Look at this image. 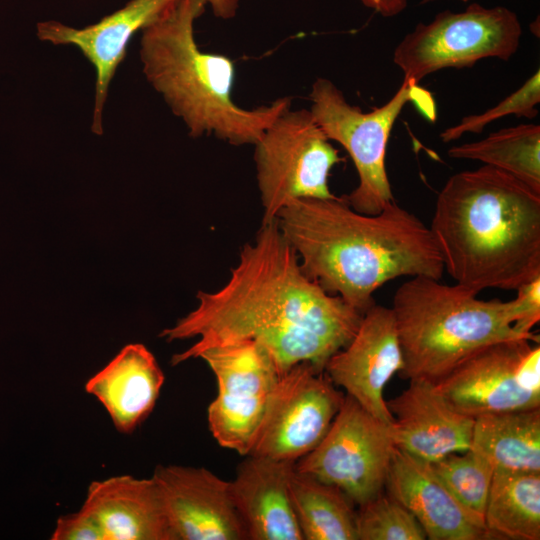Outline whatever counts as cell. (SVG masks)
<instances>
[{
	"mask_svg": "<svg viewBox=\"0 0 540 540\" xmlns=\"http://www.w3.org/2000/svg\"><path fill=\"white\" fill-rule=\"evenodd\" d=\"M197 299L194 310L160 334L167 341L198 337L173 355L172 365L207 347L250 339L270 352L281 374L302 362L324 368L363 316L304 273L275 219L243 246L228 281L214 292L199 291Z\"/></svg>",
	"mask_w": 540,
	"mask_h": 540,
	"instance_id": "6da1fadb",
	"label": "cell"
},
{
	"mask_svg": "<svg viewBox=\"0 0 540 540\" xmlns=\"http://www.w3.org/2000/svg\"><path fill=\"white\" fill-rule=\"evenodd\" d=\"M275 220L304 273L362 314L390 280L443 276L430 228L395 201L369 215L355 211L344 197L297 199Z\"/></svg>",
	"mask_w": 540,
	"mask_h": 540,
	"instance_id": "7a4b0ae2",
	"label": "cell"
},
{
	"mask_svg": "<svg viewBox=\"0 0 540 540\" xmlns=\"http://www.w3.org/2000/svg\"><path fill=\"white\" fill-rule=\"evenodd\" d=\"M429 228L444 270L476 295L540 277V194L500 169L450 176Z\"/></svg>",
	"mask_w": 540,
	"mask_h": 540,
	"instance_id": "3957f363",
	"label": "cell"
},
{
	"mask_svg": "<svg viewBox=\"0 0 540 540\" xmlns=\"http://www.w3.org/2000/svg\"><path fill=\"white\" fill-rule=\"evenodd\" d=\"M205 9L202 0H179L141 31L143 73L190 136L213 135L236 146L254 145L291 108V99L282 97L255 108L236 104L233 60L201 50L195 39V23Z\"/></svg>",
	"mask_w": 540,
	"mask_h": 540,
	"instance_id": "277c9868",
	"label": "cell"
},
{
	"mask_svg": "<svg viewBox=\"0 0 540 540\" xmlns=\"http://www.w3.org/2000/svg\"><path fill=\"white\" fill-rule=\"evenodd\" d=\"M391 309L403 356L399 375L407 380L436 384L484 346L530 339L513 329L511 300H481L456 283L448 285L431 277L415 276L403 282Z\"/></svg>",
	"mask_w": 540,
	"mask_h": 540,
	"instance_id": "5b68a950",
	"label": "cell"
},
{
	"mask_svg": "<svg viewBox=\"0 0 540 540\" xmlns=\"http://www.w3.org/2000/svg\"><path fill=\"white\" fill-rule=\"evenodd\" d=\"M310 112L331 141L339 143L351 157L358 185L344 198L357 212L378 214L394 202L386 170V151L394 123L408 103H414L431 121L436 107L429 91L410 79L403 82L381 107L363 112L351 105L329 79L319 77L311 87Z\"/></svg>",
	"mask_w": 540,
	"mask_h": 540,
	"instance_id": "8992f818",
	"label": "cell"
},
{
	"mask_svg": "<svg viewBox=\"0 0 540 540\" xmlns=\"http://www.w3.org/2000/svg\"><path fill=\"white\" fill-rule=\"evenodd\" d=\"M521 36L514 11L471 3L462 11L444 10L431 22L418 23L395 47L392 60L404 79L419 84L442 69L472 67L485 58L508 61Z\"/></svg>",
	"mask_w": 540,
	"mask_h": 540,
	"instance_id": "52a82bcc",
	"label": "cell"
},
{
	"mask_svg": "<svg viewBox=\"0 0 540 540\" xmlns=\"http://www.w3.org/2000/svg\"><path fill=\"white\" fill-rule=\"evenodd\" d=\"M254 146L262 223L274 220L294 200L336 197L329 175L342 158L309 109L284 111Z\"/></svg>",
	"mask_w": 540,
	"mask_h": 540,
	"instance_id": "ba28073f",
	"label": "cell"
},
{
	"mask_svg": "<svg viewBox=\"0 0 540 540\" xmlns=\"http://www.w3.org/2000/svg\"><path fill=\"white\" fill-rule=\"evenodd\" d=\"M217 379L218 394L207 410L209 430L221 447L249 455L273 391L282 375L270 352L250 339L199 351Z\"/></svg>",
	"mask_w": 540,
	"mask_h": 540,
	"instance_id": "9c48e42d",
	"label": "cell"
},
{
	"mask_svg": "<svg viewBox=\"0 0 540 540\" xmlns=\"http://www.w3.org/2000/svg\"><path fill=\"white\" fill-rule=\"evenodd\" d=\"M434 385L453 409L472 418L540 408L539 342L522 338L484 346Z\"/></svg>",
	"mask_w": 540,
	"mask_h": 540,
	"instance_id": "30bf717a",
	"label": "cell"
},
{
	"mask_svg": "<svg viewBox=\"0 0 540 540\" xmlns=\"http://www.w3.org/2000/svg\"><path fill=\"white\" fill-rule=\"evenodd\" d=\"M395 448L390 426L345 394L326 435L295 469L336 486L361 506L383 492Z\"/></svg>",
	"mask_w": 540,
	"mask_h": 540,
	"instance_id": "8fae6325",
	"label": "cell"
},
{
	"mask_svg": "<svg viewBox=\"0 0 540 540\" xmlns=\"http://www.w3.org/2000/svg\"><path fill=\"white\" fill-rule=\"evenodd\" d=\"M344 397L323 367L294 365L280 376L249 455L297 462L324 438Z\"/></svg>",
	"mask_w": 540,
	"mask_h": 540,
	"instance_id": "7c38bea8",
	"label": "cell"
},
{
	"mask_svg": "<svg viewBox=\"0 0 540 540\" xmlns=\"http://www.w3.org/2000/svg\"><path fill=\"white\" fill-rule=\"evenodd\" d=\"M172 540H245L230 481L203 467L158 465L152 475Z\"/></svg>",
	"mask_w": 540,
	"mask_h": 540,
	"instance_id": "4fadbf2b",
	"label": "cell"
},
{
	"mask_svg": "<svg viewBox=\"0 0 540 540\" xmlns=\"http://www.w3.org/2000/svg\"><path fill=\"white\" fill-rule=\"evenodd\" d=\"M402 365L392 309L375 303L363 313L349 343L327 360L324 370L335 386L342 387L373 417L390 426L394 418L384 389Z\"/></svg>",
	"mask_w": 540,
	"mask_h": 540,
	"instance_id": "5bb4252c",
	"label": "cell"
},
{
	"mask_svg": "<svg viewBox=\"0 0 540 540\" xmlns=\"http://www.w3.org/2000/svg\"><path fill=\"white\" fill-rule=\"evenodd\" d=\"M179 0H129L98 22L75 28L56 20L37 23V37L54 45L77 47L94 66L95 98L91 131L103 133V110L111 80L125 59L132 37L158 20Z\"/></svg>",
	"mask_w": 540,
	"mask_h": 540,
	"instance_id": "9a60e30c",
	"label": "cell"
},
{
	"mask_svg": "<svg viewBox=\"0 0 540 540\" xmlns=\"http://www.w3.org/2000/svg\"><path fill=\"white\" fill-rule=\"evenodd\" d=\"M401 394L386 401L396 448L424 462L469 449L474 418L453 409L426 380H409Z\"/></svg>",
	"mask_w": 540,
	"mask_h": 540,
	"instance_id": "2e32d148",
	"label": "cell"
},
{
	"mask_svg": "<svg viewBox=\"0 0 540 540\" xmlns=\"http://www.w3.org/2000/svg\"><path fill=\"white\" fill-rule=\"evenodd\" d=\"M385 488L417 519L430 540L491 539L484 519L467 509L426 462L395 448Z\"/></svg>",
	"mask_w": 540,
	"mask_h": 540,
	"instance_id": "e0dca14e",
	"label": "cell"
},
{
	"mask_svg": "<svg viewBox=\"0 0 540 540\" xmlns=\"http://www.w3.org/2000/svg\"><path fill=\"white\" fill-rule=\"evenodd\" d=\"M296 462L247 455L230 481L250 540H304L289 490Z\"/></svg>",
	"mask_w": 540,
	"mask_h": 540,
	"instance_id": "ac0fdd59",
	"label": "cell"
},
{
	"mask_svg": "<svg viewBox=\"0 0 540 540\" xmlns=\"http://www.w3.org/2000/svg\"><path fill=\"white\" fill-rule=\"evenodd\" d=\"M82 506L97 519L104 540H172L152 477L120 475L92 481Z\"/></svg>",
	"mask_w": 540,
	"mask_h": 540,
	"instance_id": "d6986e66",
	"label": "cell"
},
{
	"mask_svg": "<svg viewBox=\"0 0 540 540\" xmlns=\"http://www.w3.org/2000/svg\"><path fill=\"white\" fill-rule=\"evenodd\" d=\"M164 381L154 355L134 343L94 374L85 390L103 405L118 432L130 434L154 409Z\"/></svg>",
	"mask_w": 540,
	"mask_h": 540,
	"instance_id": "ffe728a7",
	"label": "cell"
},
{
	"mask_svg": "<svg viewBox=\"0 0 540 540\" xmlns=\"http://www.w3.org/2000/svg\"><path fill=\"white\" fill-rule=\"evenodd\" d=\"M469 449L495 470L540 473V408L474 418Z\"/></svg>",
	"mask_w": 540,
	"mask_h": 540,
	"instance_id": "44dd1931",
	"label": "cell"
},
{
	"mask_svg": "<svg viewBox=\"0 0 540 540\" xmlns=\"http://www.w3.org/2000/svg\"><path fill=\"white\" fill-rule=\"evenodd\" d=\"M491 539H540V473L495 470L484 511Z\"/></svg>",
	"mask_w": 540,
	"mask_h": 540,
	"instance_id": "7402d4cb",
	"label": "cell"
},
{
	"mask_svg": "<svg viewBox=\"0 0 540 540\" xmlns=\"http://www.w3.org/2000/svg\"><path fill=\"white\" fill-rule=\"evenodd\" d=\"M289 490L304 540H358L354 503L339 488L294 468Z\"/></svg>",
	"mask_w": 540,
	"mask_h": 540,
	"instance_id": "603a6c76",
	"label": "cell"
},
{
	"mask_svg": "<svg viewBox=\"0 0 540 540\" xmlns=\"http://www.w3.org/2000/svg\"><path fill=\"white\" fill-rule=\"evenodd\" d=\"M448 156L482 162L500 169L540 194V126L520 124L485 138L452 146Z\"/></svg>",
	"mask_w": 540,
	"mask_h": 540,
	"instance_id": "cb8c5ba5",
	"label": "cell"
},
{
	"mask_svg": "<svg viewBox=\"0 0 540 540\" xmlns=\"http://www.w3.org/2000/svg\"><path fill=\"white\" fill-rule=\"evenodd\" d=\"M430 471L470 511L484 519L494 467L482 456L468 449L426 462Z\"/></svg>",
	"mask_w": 540,
	"mask_h": 540,
	"instance_id": "d4e9b609",
	"label": "cell"
},
{
	"mask_svg": "<svg viewBox=\"0 0 540 540\" xmlns=\"http://www.w3.org/2000/svg\"><path fill=\"white\" fill-rule=\"evenodd\" d=\"M359 507L356 513L358 540L427 539L414 515L388 493L382 492Z\"/></svg>",
	"mask_w": 540,
	"mask_h": 540,
	"instance_id": "484cf974",
	"label": "cell"
},
{
	"mask_svg": "<svg viewBox=\"0 0 540 540\" xmlns=\"http://www.w3.org/2000/svg\"><path fill=\"white\" fill-rule=\"evenodd\" d=\"M540 103V71L530 76L517 90L508 95L496 106L480 113L464 116L460 122L440 133L442 142L448 143L464 134L481 133L490 123L507 115L533 119L538 115Z\"/></svg>",
	"mask_w": 540,
	"mask_h": 540,
	"instance_id": "4316f807",
	"label": "cell"
},
{
	"mask_svg": "<svg viewBox=\"0 0 540 540\" xmlns=\"http://www.w3.org/2000/svg\"><path fill=\"white\" fill-rule=\"evenodd\" d=\"M515 291L517 295L511 300L513 329L518 334L539 342L531 330L540 320V277L521 285Z\"/></svg>",
	"mask_w": 540,
	"mask_h": 540,
	"instance_id": "83f0119b",
	"label": "cell"
},
{
	"mask_svg": "<svg viewBox=\"0 0 540 540\" xmlns=\"http://www.w3.org/2000/svg\"><path fill=\"white\" fill-rule=\"evenodd\" d=\"M52 540H104L95 516L84 506L77 512L60 516L51 535Z\"/></svg>",
	"mask_w": 540,
	"mask_h": 540,
	"instance_id": "f1b7e54d",
	"label": "cell"
},
{
	"mask_svg": "<svg viewBox=\"0 0 540 540\" xmlns=\"http://www.w3.org/2000/svg\"><path fill=\"white\" fill-rule=\"evenodd\" d=\"M363 6L383 17H394L402 13L409 0H358Z\"/></svg>",
	"mask_w": 540,
	"mask_h": 540,
	"instance_id": "f546056e",
	"label": "cell"
},
{
	"mask_svg": "<svg viewBox=\"0 0 540 540\" xmlns=\"http://www.w3.org/2000/svg\"><path fill=\"white\" fill-rule=\"evenodd\" d=\"M214 16L222 20L234 18L238 12L240 0H202Z\"/></svg>",
	"mask_w": 540,
	"mask_h": 540,
	"instance_id": "4dcf8cb0",
	"label": "cell"
},
{
	"mask_svg": "<svg viewBox=\"0 0 540 540\" xmlns=\"http://www.w3.org/2000/svg\"><path fill=\"white\" fill-rule=\"evenodd\" d=\"M437 1H444V0H421L420 1V4L421 5H425V4H429V3H434V2H437ZM451 1V0H450ZM456 1H460V2H469L471 0H456Z\"/></svg>",
	"mask_w": 540,
	"mask_h": 540,
	"instance_id": "1f68e13d",
	"label": "cell"
}]
</instances>
